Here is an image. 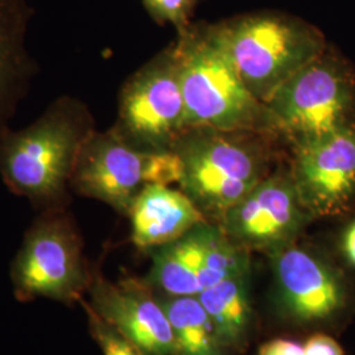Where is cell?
Masks as SVG:
<instances>
[{
  "label": "cell",
  "mask_w": 355,
  "mask_h": 355,
  "mask_svg": "<svg viewBox=\"0 0 355 355\" xmlns=\"http://www.w3.org/2000/svg\"><path fill=\"white\" fill-rule=\"evenodd\" d=\"M164 166V152H142L114 128L95 130L78 155L70 189L128 216L133 200L146 184L161 183Z\"/></svg>",
  "instance_id": "9"
},
{
  "label": "cell",
  "mask_w": 355,
  "mask_h": 355,
  "mask_svg": "<svg viewBox=\"0 0 355 355\" xmlns=\"http://www.w3.org/2000/svg\"><path fill=\"white\" fill-rule=\"evenodd\" d=\"M275 140L254 130L186 128L173 148L180 164V191L207 221L217 224L270 174Z\"/></svg>",
  "instance_id": "2"
},
{
  "label": "cell",
  "mask_w": 355,
  "mask_h": 355,
  "mask_svg": "<svg viewBox=\"0 0 355 355\" xmlns=\"http://www.w3.org/2000/svg\"><path fill=\"white\" fill-rule=\"evenodd\" d=\"M95 130L86 103L73 95L57 98L32 124L0 136L4 184L40 212L69 208L78 155Z\"/></svg>",
  "instance_id": "1"
},
{
  "label": "cell",
  "mask_w": 355,
  "mask_h": 355,
  "mask_svg": "<svg viewBox=\"0 0 355 355\" xmlns=\"http://www.w3.org/2000/svg\"><path fill=\"white\" fill-rule=\"evenodd\" d=\"M11 278L20 302L48 297L64 304L80 303L89 290L91 267L69 208L40 212L13 259Z\"/></svg>",
  "instance_id": "6"
},
{
  "label": "cell",
  "mask_w": 355,
  "mask_h": 355,
  "mask_svg": "<svg viewBox=\"0 0 355 355\" xmlns=\"http://www.w3.org/2000/svg\"><path fill=\"white\" fill-rule=\"evenodd\" d=\"M177 343L178 355H228L198 296L158 295Z\"/></svg>",
  "instance_id": "17"
},
{
  "label": "cell",
  "mask_w": 355,
  "mask_h": 355,
  "mask_svg": "<svg viewBox=\"0 0 355 355\" xmlns=\"http://www.w3.org/2000/svg\"><path fill=\"white\" fill-rule=\"evenodd\" d=\"M214 229L215 223L203 221L175 241L148 252L153 265L146 282L154 291L198 296L220 282L212 255Z\"/></svg>",
  "instance_id": "13"
},
{
  "label": "cell",
  "mask_w": 355,
  "mask_h": 355,
  "mask_svg": "<svg viewBox=\"0 0 355 355\" xmlns=\"http://www.w3.org/2000/svg\"><path fill=\"white\" fill-rule=\"evenodd\" d=\"M282 313L303 327L338 322L353 304V290L330 258L297 242L268 255Z\"/></svg>",
  "instance_id": "8"
},
{
  "label": "cell",
  "mask_w": 355,
  "mask_h": 355,
  "mask_svg": "<svg viewBox=\"0 0 355 355\" xmlns=\"http://www.w3.org/2000/svg\"><path fill=\"white\" fill-rule=\"evenodd\" d=\"M173 44L187 128L254 130L278 139L266 104L245 86L212 24H191Z\"/></svg>",
  "instance_id": "3"
},
{
  "label": "cell",
  "mask_w": 355,
  "mask_h": 355,
  "mask_svg": "<svg viewBox=\"0 0 355 355\" xmlns=\"http://www.w3.org/2000/svg\"><path fill=\"white\" fill-rule=\"evenodd\" d=\"M198 299L227 350L242 352L253 325L250 272L221 280L200 292Z\"/></svg>",
  "instance_id": "16"
},
{
  "label": "cell",
  "mask_w": 355,
  "mask_h": 355,
  "mask_svg": "<svg viewBox=\"0 0 355 355\" xmlns=\"http://www.w3.org/2000/svg\"><path fill=\"white\" fill-rule=\"evenodd\" d=\"M293 184L316 218L347 215L355 204V125L291 146Z\"/></svg>",
  "instance_id": "11"
},
{
  "label": "cell",
  "mask_w": 355,
  "mask_h": 355,
  "mask_svg": "<svg viewBox=\"0 0 355 355\" xmlns=\"http://www.w3.org/2000/svg\"><path fill=\"white\" fill-rule=\"evenodd\" d=\"M35 10L26 0H0V136L31 89L40 66L28 53L26 31Z\"/></svg>",
  "instance_id": "14"
},
{
  "label": "cell",
  "mask_w": 355,
  "mask_h": 355,
  "mask_svg": "<svg viewBox=\"0 0 355 355\" xmlns=\"http://www.w3.org/2000/svg\"><path fill=\"white\" fill-rule=\"evenodd\" d=\"M242 82L266 104L295 73L329 48L318 26L288 13H245L212 24Z\"/></svg>",
  "instance_id": "4"
},
{
  "label": "cell",
  "mask_w": 355,
  "mask_h": 355,
  "mask_svg": "<svg viewBox=\"0 0 355 355\" xmlns=\"http://www.w3.org/2000/svg\"><path fill=\"white\" fill-rule=\"evenodd\" d=\"M128 217L132 242L146 252L175 241L207 221L183 191L164 184H146L133 200Z\"/></svg>",
  "instance_id": "15"
},
{
  "label": "cell",
  "mask_w": 355,
  "mask_h": 355,
  "mask_svg": "<svg viewBox=\"0 0 355 355\" xmlns=\"http://www.w3.org/2000/svg\"><path fill=\"white\" fill-rule=\"evenodd\" d=\"M340 248L349 265L355 267V220L349 223L343 229L340 240Z\"/></svg>",
  "instance_id": "22"
},
{
  "label": "cell",
  "mask_w": 355,
  "mask_h": 355,
  "mask_svg": "<svg viewBox=\"0 0 355 355\" xmlns=\"http://www.w3.org/2000/svg\"><path fill=\"white\" fill-rule=\"evenodd\" d=\"M258 355H305L304 345L292 340L277 338L263 343L259 347Z\"/></svg>",
  "instance_id": "21"
},
{
  "label": "cell",
  "mask_w": 355,
  "mask_h": 355,
  "mask_svg": "<svg viewBox=\"0 0 355 355\" xmlns=\"http://www.w3.org/2000/svg\"><path fill=\"white\" fill-rule=\"evenodd\" d=\"M89 306L144 355H178L170 321L146 280L125 277L112 283L91 267Z\"/></svg>",
  "instance_id": "12"
},
{
  "label": "cell",
  "mask_w": 355,
  "mask_h": 355,
  "mask_svg": "<svg viewBox=\"0 0 355 355\" xmlns=\"http://www.w3.org/2000/svg\"><path fill=\"white\" fill-rule=\"evenodd\" d=\"M114 130L142 152L171 150L187 128L174 44L124 82Z\"/></svg>",
  "instance_id": "7"
},
{
  "label": "cell",
  "mask_w": 355,
  "mask_h": 355,
  "mask_svg": "<svg viewBox=\"0 0 355 355\" xmlns=\"http://www.w3.org/2000/svg\"><path fill=\"white\" fill-rule=\"evenodd\" d=\"M278 139L291 146L355 125V70L331 48L284 82L266 103Z\"/></svg>",
  "instance_id": "5"
},
{
  "label": "cell",
  "mask_w": 355,
  "mask_h": 355,
  "mask_svg": "<svg viewBox=\"0 0 355 355\" xmlns=\"http://www.w3.org/2000/svg\"><path fill=\"white\" fill-rule=\"evenodd\" d=\"M313 220L287 170L270 173L217 224L232 241L250 253L270 255L297 242Z\"/></svg>",
  "instance_id": "10"
},
{
  "label": "cell",
  "mask_w": 355,
  "mask_h": 355,
  "mask_svg": "<svg viewBox=\"0 0 355 355\" xmlns=\"http://www.w3.org/2000/svg\"><path fill=\"white\" fill-rule=\"evenodd\" d=\"M153 20L159 24H171L177 33L184 32L191 23V17L198 0H141Z\"/></svg>",
  "instance_id": "19"
},
{
  "label": "cell",
  "mask_w": 355,
  "mask_h": 355,
  "mask_svg": "<svg viewBox=\"0 0 355 355\" xmlns=\"http://www.w3.org/2000/svg\"><path fill=\"white\" fill-rule=\"evenodd\" d=\"M80 304L89 318V333L101 347L103 355H144L119 330L103 320L85 299L80 300Z\"/></svg>",
  "instance_id": "18"
},
{
  "label": "cell",
  "mask_w": 355,
  "mask_h": 355,
  "mask_svg": "<svg viewBox=\"0 0 355 355\" xmlns=\"http://www.w3.org/2000/svg\"><path fill=\"white\" fill-rule=\"evenodd\" d=\"M305 355H345L341 345L330 336L318 333L308 338L304 345Z\"/></svg>",
  "instance_id": "20"
}]
</instances>
